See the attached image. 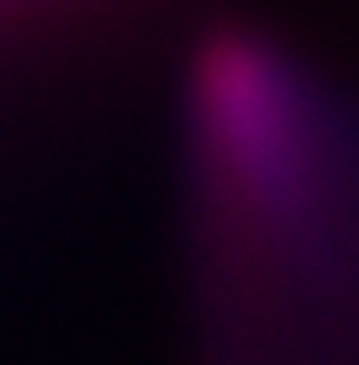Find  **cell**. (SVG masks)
I'll list each match as a JSON object with an SVG mask.
<instances>
[{
    "label": "cell",
    "instance_id": "cell-1",
    "mask_svg": "<svg viewBox=\"0 0 359 365\" xmlns=\"http://www.w3.org/2000/svg\"><path fill=\"white\" fill-rule=\"evenodd\" d=\"M18 6H36V0H0V18H6V12H18Z\"/></svg>",
    "mask_w": 359,
    "mask_h": 365
}]
</instances>
